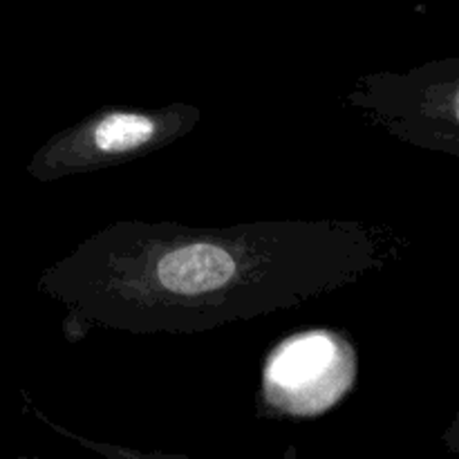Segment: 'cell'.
<instances>
[{"label": "cell", "instance_id": "cell-1", "mask_svg": "<svg viewBox=\"0 0 459 459\" xmlns=\"http://www.w3.org/2000/svg\"><path fill=\"white\" fill-rule=\"evenodd\" d=\"M394 247L388 231L339 220L117 222L45 269L39 290L65 307L70 339L92 327L200 334L350 285L384 267Z\"/></svg>", "mask_w": 459, "mask_h": 459}, {"label": "cell", "instance_id": "cell-2", "mask_svg": "<svg viewBox=\"0 0 459 459\" xmlns=\"http://www.w3.org/2000/svg\"><path fill=\"white\" fill-rule=\"evenodd\" d=\"M197 117L200 112L184 103L161 110L99 112L45 143L31 173L39 179H56L148 155L188 133Z\"/></svg>", "mask_w": 459, "mask_h": 459}, {"label": "cell", "instance_id": "cell-3", "mask_svg": "<svg viewBox=\"0 0 459 459\" xmlns=\"http://www.w3.org/2000/svg\"><path fill=\"white\" fill-rule=\"evenodd\" d=\"M357 379V354L330 330L290 336L269 354L263 370V402L278 415L314 417L339 403Z\"/></svg>", "mask_w": 459, "mask_h": 459}, {"label": "cell", "instance_id": "cell-4", "mask_svg": "<svg viewBox=\"0 0 459 459\" xmlns=\"http://www.w3.org/2000/svg\"><path fill=\"white\" fill-rule=\"evenodd\" d=\"M39 417H40V421H45V424H48L52 430H56L58 435H63V437L72 439V442L79 444L81 448H88L90 453H94V455H99V457H103V459H191L188 455H182V453L137 451V448L121 446V444L97 442V439L83 437V435H76V433H72V430L61 429V426H58V424H54V421H49L48 417L40 415V412H39Z\"/></svg>", "mask_w": 459, "mask_h": 459}, {"label": "cell", "instance_id": "cell-5", "mask_svg": "<svg viewBox=\"0 0 459 459\" xmlns=\"http://www.w3.org/2000/svg\"><path fill=\"white\" fill-rule=\"evenodd\" d=\"M13 459H39V457H13Z\"/></svg>", "mask_w": 459, "mask_h": 459}]
</instances>
